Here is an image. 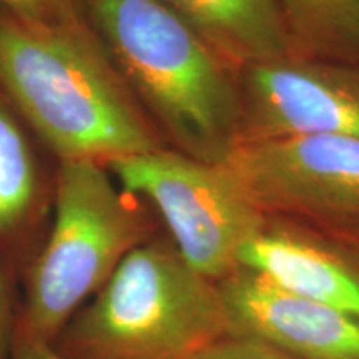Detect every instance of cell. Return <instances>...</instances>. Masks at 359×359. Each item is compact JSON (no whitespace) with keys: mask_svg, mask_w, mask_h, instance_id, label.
Returning <instances> with one entry per match:
<instances>
[{"mask_svg":"<svg viewBox=\"0 0 359 359\" xmlns=\"http://www.w3.org/2000/svg\"><path fill=\"white\" fill-rule=\"evenodd\" d=\"M11 359H62L53 351L52 346L35 341L25 339L22 336H13Z\"/></svg>","mask_w":359,"mask_h":359,"instance_id":"obj_16","label":"cell"},{"mask_svg":"<svg viewBox=\"0 0 359 359\" xmlns=\"http://www.w3.org/2000/svg\"><path fill=\"white\" fill-rule=\"evenodd\" d=\"M37 198L35 165L24 133L0 102V245L12 246L29 226Z\"/></svg>","mask_w":359,"mask_h":359,"instance_id":"obj_12","label":"cell"},{"mask_svg":"<svg viewBox=\"0 0 359 359\" xmlns=\"http://www.w3.org/2000/svg\"><path fill=\"white\" fill-rule=\"evenodd\" d=\"M90 19L167 147L223 163L238 143L240 75L165 0H88Z\"/></svg>","mask_w":359,"mask_h":359,"instance_id":"obj_2","label":"cell"},{"mask_svg":"<svg viewBox=\"0 0 359 359\" xmlns=\"http://www.w3.org/2000/svg\"><path fill=\"white\" fill-rule=\"evenodd\" d=\"M228 67L294 55L288 27L275 0H165Z\"/></svg>","mask_w":359,"mask_h":359,"instance_id":"obj_10","label":"cell"},{"mask_svg":"<svg viewBox=\"0 0 359 359\" xmlns=\"http://www.w3.org/2000/svg\"><path fill=\"white\" fill-rule=\"evenodd\" d=\"M217 285L228 334L259 339L294 359H359L356 318L241 264Z\"/></svg>","mask_w":359,"mask_h":359,"instance_id":"obj_8","label":"cell"},{"mask_svg":"<svg viewBox=\"0 0 359 359\" xmlns=\"http://www.w3.org/2000/svg\"><path fill=\"white\" fill-rule=\"evenodd\" d=\"M0 90L60 160L109 165L167 147L97 30L0 15Z\"/></svg>","mask_w":359,"mask_h":359,"instance_id":"obj_1","label":"cell"},{"mask_svg":"<svg viewBox=\"0 0 359 359\" xmlns=\"http://www.w3.org/2000/svg\"><path fill=\"white\" fill-rule=\"evenodd\" d=\"M238 143L290 137L359 140V65L288 55L240 72Z\"/></svg>","mask_w":359,"mask_h":359,"instance_id":"obj_7","label":"cell"},{"mask_svg":"<svg viewBox=\"0 0 359 359\" xmlns=\"http://www.w3.org/2000/svg\"><path fill=\"white\" fill-rule=\"evenodd\" d=\"M240 264L359 320V245L266 219L241 250Z\"/></svg>","mask_w":359,"mask_h":359,"instance_id":"obj_9","label":"cell"},{"mask_svg":"<svg viewBox=\"0 0 359 359\" xmlns=\"http://www.w3.org/2000/svg\"><path fill=\"white\" fill-rule=\"evenodd\" d=\"M156 231L150 212L118 190L105 165L60 160L55 217L27 268L13 336L52 346L130 251L158 236Z\"/></svg>","mask_w":359,"mask_h":359,"instance_id":"obj_4","label":"cell"},{"mask_svg":"<svg viewBox=\"0 0 359 359\" xmlns=\"http://www.w3.org/2000/svg\"><path fill=\"white\" fill-rule=\"evenodd\" d=\"M19 303L13 302L11 281L0 268V359H11Z\"/></svg>","mask_w":359,"mask_h":359,"instance_id":"obj_15","label":"cell"},{"mask_svg":"<svg viewBox=\"0 0 359 359\" xmlns=\"http://www.w3.org/2000/svg\"><path fill=\"white\" fill-rule=\"evenodd\" d=\"M107 168L122 190L155 206L182 257L215 283L240 266L241 250L266 223L223 163L165 147Z\"/></svg>","mask_w":359,"mask_h":359,"instance_id":"obj_5","label":"cell"},{"mask_svg":"<svg viewBox=\"0 0 359 359\" xmlns=\"http://www.w3.org/2000/svg\"><path fill=\"white\" fill-rule=\"evenodd\" d=\"M223 165L266 219L359 245V140L290 137L241 142Z\"/></svg>","mask_w":359,"mask_h":359,"instance_id":"obj_6","label":"cell"},{"mask_svg":"<svg viewBox=\"0 0 359 359\" xmlns=\"http://www.w3.org/2000/svg\"><path fill=\"white\" fill-rule=\"evenodd\" d=\"M294 55L359 65V0H275Z\"/></svg>","mask_w":359,"mask_h":359,"instance_id":"obj_11","label":"cell"},{"mask_svg":"<svg viewBox=\"0 0 359 359\" xmlns=\"http://www.w3.org/2000/svg\"><path fill=\"white\" fill-rule=\"evenodd\" d=\"M0 15L35 29H95L88 0H0Z\"/></svg>","mask_w":359,"mask_h":359,"instance_id":"obj_13","label":"cell"},{"mask_svg":"<svg viewBox=\"0 0 359 359\" xmlns=\"http://www.w3.org/2000/svg\"><path fill=\"white\" fill-rule=\"evenodd\" d=\"M200 359H294L263 341L248 336L228 334L206 351Z\"/></svg>","mask_w":359,"mask_h":359,"instance_id":"obj_14","label":"cell"},{"mask_svg":"<svg viewBox=\"0 0 359 359\" xmlns=\"http://www.w3.org/2000/svg\"><path fill=\"white\" fill-rule=\"evenodd\" d=\"M228 336L218 285L172 238L130 251L53 339L62 359H200Z\"/></svg>","mask_w":359,"mask_h":359,"instance_id":"obj_3","label":"cell"}]
</instances>
